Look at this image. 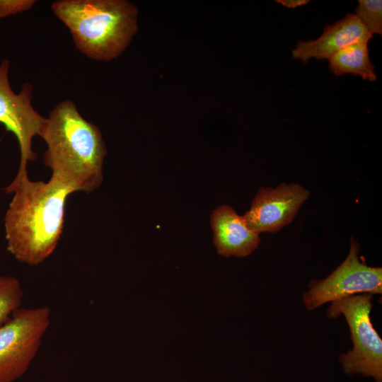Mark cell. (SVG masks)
<instances>
[{
  "instance_id": "1",
  "label": "cell",
  "mask_w": 382,
  "mask_h": 382,
  "mask_svg": "<svg viewBox=\"0 0 382 382\" xmlns=\"http://www.w3.org/2000/svg\"><path fill=\"white\" fill-rule=\"evenodd\" d=\"M4 221L8 251L19 262L37 265L55 250L62 233L66 199L74 191L52 180L15 178Z\"/></svg>"
},
{
  "instance_id": "2",
  "label": "cell",
  "mask_w": 382,
  "mask_h": 382,
  "mask_svg": "<svg viewBox=\"0 0 382 382\" xmlns=\"http://www.w3.org/2000/svg\"><path fill=\"white\" fill-rule=\"evenodd\" d=\"M47 144L43 162L51 180L74 192H91L103 180L107 154L101 132L70 100L57 104L45 119L40 136Z\"/></svg>"
},
{
  "instance_id": "3",
  "label": "cell",
  "mask_w": 382,
  "mask_h": 382,
  "mask_svg": "<svg viewBox=\"0 0 382 382\" xmlns=\"http://www.w3.org/2000/svg\"><path fill=\"white\" fill-rule=\"evenodd\" d=\"M51 9L69 30L76 48L95 60L118 57L138 30L137 8L126 0H58Z\"/></svg>"
},
{
  "instance_id": "4",
  "label": "cell",
  "mask_w": 382,
  "mask_h": 382,
  "mask_svg": "<svg viewBox=\"0 0 382 382\" xmlns=\"http://www.w3.org/2000/svg\"><path fill=\"white\" fill-rule=\"evenodd\" d=\"M372 299V294L364 293L332 301L327 315L332 319L342 315L349 325L353 348L339 356L344 374L382 382V340L370 318Z\"/></svg>"
},
{
  "instance_id": "5",
  "label": "cell",
  "mask_w": 382,
  "mask_h": 382,
  "mask_svg": "<svg viewBox=\"0 0 382 382\" xmlns=\"http://www.w3.org/2000/svg\"><path fill=\"white\" fill-rule=\"evenodd\" d=\"M50 324L48 306L19 308L0 326V382H13L28 369Z\"/></svg>"
},
{
  "instance_id": "6",
  "label": "cell",
  "mask_w": 382,
  "mask_h": 382,
  "mask_svg": "<svg viewBox=\"0 0 382 382\" xmlns=\"http://www.w3.org/2000/svg\"><path fill=\"white\" fill-rule=\"evenodd\" d=\"M360 245L350 238V248L346 259L326 278L312 280L308 290L303 293V301L308 311L349 296L382 293V268L367 265L359 257Z\"/></svg>"
},
{
  "instance_id": "7",
  "label": "cell",
  "mask_w": 382,
  "mask_h": 382,
  "mask_svg": "<svg viewBox=\"0 0 382 382\" xmlns=\"http://www.w3.org/2000/svg\"><path fill=\"white\" fill-rule=\"evenodd\" d=\"M10 62L4 59L0 64V123L16 137L21 153L20 166L16 178L28 175L27 165L36 158L33 139L40 136L46 117L33 107V86L25 83L21 91L11 89L8 79Z\"/></svg>"
},
{
  "instance_id": "8",
  "label": "cell",
  "mask_w": 382,
  "mask_h": 382,
  "mask_svg": "<svg viewBox=\"0 0 382 382\" xmlns=\"http://www.w3.org/2000/svg\"><path fill=\"white\" fill-rule=\"evenodd\" d=\"M309 197L310 192L296 183L262 187L243 216L248 227L258 234L277 233L294 220Z\"/></svg>"
},
{
  "instance_id": "9",
  "label": "cell",
  "mask_w": 382,
  "mask_h": 382,
  "mask_svg": "<svg viewBox=\"0 0 382 382\" xmlns=\"http://www.w3.org/2000/svg\"><path fill=\"white\" fill-rule=\"evenodd\" d=\"M372 35L356 14L349 13L333 24L326 25L318 39L299 41L292 50V56L303 63H307L312 57L318 60L328 59L349 45L368 42Z\"/></svg>"
},
{
  "instance_id": "10",
  "label": "cell",
  "mask_w": 382,
  "mask_h": 382,
  "mask_svg": "<svg viewBox=\"0 0 382 382\" xmlns=\"http://www.w3.org/2000/svg\"><path fill=\"white\" fill-rule=\"evenodd\" d=\"M213 243L220 255L246 257L255 251L260 243L259 234L250 230L243 216L230 206L221 205L211 215Z\"/></svg>"
},
{
  "instance_id": "11",
  "label": "cell",
  "mask_w": 382,
  "mask_h": 382,
  "mask_svg": "<svg viewBox=\"0 0 382 382\" xmlns=\"http://www.w3.org/2000/svg\"><path fill=\"white\" fill-rule=\"evenodd\" d=\"M328 59L329 68L335 76L351 74L370 81H375L377 79L374 65L369 57L367 42H359L349 45Z\"/></svg>"
},
{
  "instance_id": "12",
  "label": "cell",
  "mask_w": 382,
  "mask_h": 382,
  "mask_svg": "<svg viewBox=\"0 0 382 382\" xmlns=\"http://www.w3.org/2000/svg\"><path fill=\"white\" fill-rule=\"evenodd\" d=\"M23 295L21 283L16 277L0 274V326L20 308Z\"/></svg>"
},
{
  "instance_id": "13",
  "label": "cell",
  "mask_w": 382,
  "mask_h": 382,
  "mask_svg": "<svg viewBox=\"0 0 382 382\" xmlns=\"http://www.w3.org/2000/svg\"><path fill=\"white\" fill-rule=\"evenodd\" d=\"M356 15L370 33L382 35V1L359 0Z\"/></svg>"
},
{
  "instance_id": "14",
  "label": "cell",
  "mask_w": 382,
  "mask_h": 382,
  "mask_svg": "<svg viewBox=\"0 0 382 382\" xmlns=\"http://www.w3.org/2000/svg\"><path fill=\"white\" fill-rule=\"evenodd\" d=\"M35 3V0H0V18L26 11Z\"/></svg>"
},
{
  "instance_id": "15",
  "label": "cell",
  "mask_w": 382,
  "mask_h": 382,
  "mask_svg": "<svg viewBox=\"0 0 382 382\" xmlns=\"http://www.w3.org/2000/svg\"><path fill=\"white\" fill-rule=\"evenodd\" d=\"M276 1L289 8H295L309 2L308 0H277Z\"/></svg>"
}]
</instances>
